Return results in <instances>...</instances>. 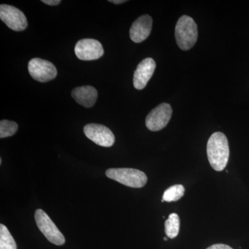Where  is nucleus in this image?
<instances>
[{
  "mask_svg": "<svg viewBox=\"0 0 249 249\" xmlns=\"http://www.w3.org/2000/svg\"><path fill=\"white\" fill-rule=\"evenodd\" d=\"M28 69L31 76L41 83H47L53 80L58 73L53 63L39 58L31 59L28 65Z\"/></svg>",
  "mask_w": 249,
  "mask_h": 249,
  "instance_id": "39448f33",
  "label": "nucleus"
},
{
  "mask_svg": "<svg viewBox=\"0 0 249 249\" xmlns=\"http://www.w3.org/2000/svg\"><path fill=\"white\" fill-rule=\"evenodd\" d=\"M197 25L193 18L183 16L178 19L175 27V38L181 50L193 48L197 40Z\"/></svg>",
  "mask_w": 249,
  "mask_h": 249,
  "instance_id": "f03ea898",
  "label": "nucleus"
},
{
  "mask_svg": "<svg viewBox=\"0 0 249 249\" xmlns=\"http://www.w3.org/2000/svg\"><path fill=\"white\" fill-rule=\"evenodd\" d=\"M184 194V186L180 184L174 185L165 190L161 201L162 202L163 201H166V202L177 201L181 199Z\"/></svg>",
  "mask_w": 249,
  "mask_h": 249,
  "instance_id": "4468645a",
  "label": "nucleus"
},
{
  "mask_svg": "<svg viewBox=\"0 0 249 249\" xmlns=\"http://www.w3.org/2000/svg\"><path fill=\"white\" fill-rule=\"evenodd\" d=\"M156 68V62L151 58H147L139 64L134 71L133 84L138 90L144 89L152 78Z\"/></svg>",
  "mask_w": 249,
  "mask_h": 249,
  "instance_id": "9d476101",
  "label": "nucleus"
},
{
  "mask_svg": "<svg viewBox=\"0 0 249 249\" xmlns=\"http://www.w3.org/2000/svg\"><path fill=\"white\" fill-rule=\"evenodd\" d=\"M71 96L80 106L89 108L93 107L97 101L98 91L93 87L87 85L72 90Z\"/></svg>",
  "mask_w": 249,
  "mask_h": 249,
  "instance_id": "f8f14e48",
  "label": "nucleus"
},
{
  "mask_svg": "<svg viewBox=\"0 0 249 249\" xmlns=\"http://www.w3.org/2000/svg\"><path fill=\"white\" fill-rule=\"evenodd\" d=\"M173 114V109L168 103H161L152 109L145 119L147 128L152 132L161 130L166 127Z\"/></svg>",
  "mask_w": 249,
  "mask_h": 249,
  "instance_id": "423d86ee",
  "label": "nucleus"
},
{
  "mask_svg": "<svg viewBox=\"0 0 249 249\" xmlns=\"http://www.w3.org/2000/svg\"><path fill=\"white\" fill-rule=\"evenodd\" d=\"M106 175L108 178L130 188H142L147 181V175L143 172L133 168H110L106 170Z\"/></svg>",
  "mask_w": 249,
  "mask_h": 249,
  "instance_id": "7ed1b4c3",
  "label": "nucleus"
},
{
  "mask_svg": "<svg viewBox=\"0 0 249 249\" xmlns=\"http://www.w3.org/2000/svg\"><path fill=\"white\" fill-rule=\"evenodd\" d=\"M180 229V219L177 213L170 214L165 222V232L168 238H175Z\"/></svg>",
  "mask_w": 249,
  "mask_h": 249,
  "instance_id": "ddd939ff",
  "label": "nucleus"
},
{
  "mask_svg": "<svg viewBox=\"0 0 249 249\" xmlns=\"http://www.w3.org/2000/svg\"><path fill=\"white\" fill-rule=\"evenodd\" d=\"M18 124L14 121L1 120L0 121V138L11 137L16 133Z\"/></svg>",
  "mask_w": 249,
  "mask_h": 249,
  "instance_id": "dca6fc26",
  "label": "nucleus"
},
{
  "mask_svg": "<svg viewBox=\"0 0 249 249\" xmlns=\"http://www.w3.org/2000/svg\"><path fill=\"white\" fill-rule=\"evenodd\" d=\"M85 136L100 146L109 147L115 142L112 132L103 124H90L84 127Z\"/></svg>",
  "mask_w": 249,
  "mask_h": 249,
  "instance_id": "6e6552de",
  "label": "nucleus"
},
{
  "mask_svg": "<svg viewBox=\"0 0 249 249\" xmlns=\"http://www.w3.org/2000/svg\"><path fill=\"white\" fill-rule=\"evenodd\" d=\"M77 58L81 60H98L104 54V49L99 41L94 39H83L77 42L74 48Z\"/></svg>",
  "mask_w": 249,
  "mask_h": 249,
  "instance_id": "1a4fd4ad",
  "label": "nucleus"
},
{
  "mask_svg": "<svg viewBox=\"0 0 249 249\" xmlns=\"http://www.w3.org/2000/svg\"><path fill=\"white\" fill-rule=\"evenodd\" d=\"M42 1L49 6H56L61 2L60 0H42Z\"/></svg>",
  "mask_w": 249,
  "mask_h": 249,
  "instance_id": "a211bd4d",
  "label": "nucleus"
},
{
  "mask_svg": "<svg viewBox=\"0 0 249 249\" xmlns=\"http://www.w3.org/2000/svg\"><path fill=\"white\" fill-rule=\"evenodd\" d=\"M206 249H233L229 245H224V244H215L208 247Z\"/></svg>",
  "mask_w": 249,
  "mask_h": 249,
  "instance_id": "f3484780",
  "label": "nucleus"
},
{
  "mask_svg": "<svg viewBox=\"0 0 249 249\" xmlns=\"http://www.w3.org/2000/svg\"><path fill=\"white\" fill-rule=\"evenodd\" d=\"M152 19L148 15H143L137 18L129 30L131 40L135 43H141L146 40L151 33Z\"/></svg>",
  "mask_w": 249,
  "mask_h": 249,
  "instance_id": "9b49d317",
  "label": "nucleus"
},
{
  "mask_svg": "<svg viewBox=\"0 0 249 249\" xmlns=\"http://www.w3.org/2000/svg\"><path fill=\"white\" fill-rule=\"evenodd\" d=\"M0 18L12 30L22 31L27 29L28 22L25 15L20 10L11 5L1 4Z\"/></svg>",
  "mask_w": 249,
  "mask_h": 249,
  "instance_id": "0eeeda50",
  "label": "nucleus"
},
{
  "mask_svg": "<svg viewBox=\"0 0 249 249\" xmlns=\"http://www.w3.org/2000/svg\"><path fill=\"white\" fill-rule=\"evenodd\" d=\"M230 155L229 142L222 132H214L207 142V156L211 167L215 171L225 169Z\"/></svg>",
  "mask_w": 249,
  "mask_h": 249,
  "instance_id": "f257e3e1",
  "label": "nucleus"
},
{
  "mask_svg": "<svg viewBox=\"0 0 249 249\" xmlns=\"http://www.w3.org/2000/svg\"><path fill=\"white\" fill-rule=\"evenodd\" d=\"M109 1L115 4H120L126 2L127 1H124V0H109Z\"/></svg>",
  "mask_w": 249,
  "mask_h": 249,
  "instance_id": "6ab92c4d",
  "label": "nucleus"
},
{
  "mask_svg": "<svg viewBox=\"0 0 249 249\" xmlns=\"http://www.w3.org/2000/svg\"><path fill=\"white\" fill-rule=\"evenodd\" d=\"M35 220L39 230L51 243L58 246L65 243V237L45 211L42 209L36 210Z\"/></svg>",
  "mask_w": 249,
  "mask_h": 249,
  "instance_id": "20e7f679",
  "label": "nucleus"
},
{
  "mask_svg": "<svg viewBox=\"0 0 249 249\" xmlns=\"http://www.w3.org/2000/svg\"><path fill=\"white\" fill-rule=\"evenodd\" d=\"M168 237H164V238H163V240H164L165 241H167V240H168Z\"/></svg>",
  "mask_w": 249,
  "mask_h": 249,
  "instance_id": "aec40b11",
  "label": "nucleus"
},
{
  "mask_svg": "<svg viewBox=\"0 0 249 249\" xmlns=\"http://www.w3.org/2000/svg\"><path fill=\"white\" fill-rule=\"evenodd\" d=\"M0 249H17V245L9 229L0 224Z\"/></svg>",
  "mask_w": 249,
  "mask_h": 249,
  "instance_id": "2eb2a0df",
  "label": "nucleus"
}]
</instances>
